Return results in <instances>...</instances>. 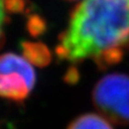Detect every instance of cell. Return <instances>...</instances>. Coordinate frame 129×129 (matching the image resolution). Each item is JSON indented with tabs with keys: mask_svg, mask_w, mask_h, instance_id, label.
I'll list each match as a JSON object with an SVG mask.
<instances>
[{
	"mask_svg": "<svg viewBox=\"0 0 129 129\" xmlns=\"http://www.w3.org/2000/svg\"><path fill=\"white\" fill-rule=\"evenodd\" d=\"M129 51V0H81L59 36L56 55L69 63L92 61L104 70Z\"/></svg>",
	"mask_w": 129,
	"mask_h": 129,
	"instance_id": "obj_1",
	"label": "cell"
},
{
	"mask_svg": "<svg viewBox=\"0 0 129 129\" xmlns=\"http://www.w3.org/2000/svg\"><path fill=\"white\" fill-rule=\"evenodd\" d=\"M92 103L109 122L129 124V75L112 73L103 76L93 87Z\"/></svg>",
	"mask_w": 129,
	"mask_h": 129,
	"instance_id": "obj_2",
	"label": "cell"
},
{
	"mask_svg": "<svg viewBox=\"0 0 129 129\" xmlns=\"http://www.w3.org/2000/svg\"><path fill=\"white\" fill-rule=\"evenodd\" d=\"M36 72L31 63L15 53L0 55V96L21 103L33 90Z\"/></svg>",
	"mask_w": 129,
	"mask_h": 129,
	"instance_id": "obj_3",
	"label": "cell"
},
{
	"mask_svg": "<svg viewBox=\"0 0 129 129\" xmlns=\"http://www.w3.org/2000/svg\"><path fill=\"white\" fill-rule=\"evenodd\" d=\"M24 0H0V48L5 41V25L9 21V14L24 9Z\"/></svg>",
	"mask_w": 129,
	"mask_h": 129,
	"instance_id": "obj_4",
	"label": "cell"
},
{
	"mask_svg": "<svg viewBox=\"0 0 129 129\" xmlns=\"http://www.w3.org/2000/svg\"><path fill=\"white\" fill-rule=\"evenodd\" d=\"M67 129H114L110 122L96 114H83L75 118Z\"/></svg>",
	"mask_w": 129,
	"mask_h": 129,
	"instance_id": "obj_5",
	"label": "cell"
},
{
	"mask_svg": "<svg viewBox=\"0 0 129 129\" xmlns=\"http://www.w3.org/2000/svg\"><path fill=\"white\" fill-rule=\"evenodd\" d=\"M22 47L24 55L30 63H35L38 65H45L51 58L49 51L42 44L24 43Z\"/></svg>",
	"mask_w": 129,
	"mask_h": 129,
	"instance_id": "obj_6",
	"label": "cell"
},
{
	"mask_svg": "<svg viewBox=\"0 0 129 129\" xmlns=\"http://www.w3.org/2000/svg\"><path fill=\"white\" fill-rule=\"evenodd\" d=\"M66 1H78V0H66Z\"/></svg>",
	"mask_w": 129,
	"mask_h": 129,
	"instance_id": "obj_7",
	"label": "cell"
}]
</instances>
